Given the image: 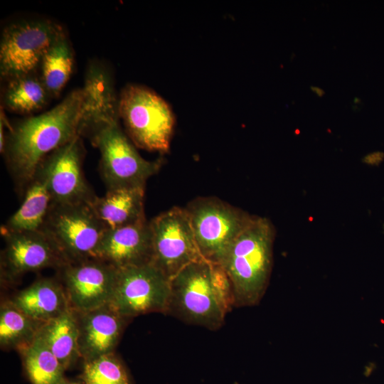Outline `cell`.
<instances>
[{
  "label": "cell",
  "mask_w": 384,
  "mask_h": 384,
  "mask_svg": "<svg viewBox=\"0 0 384 384\" xmlns=\"http://www.w3.org/2000/svg\"><path fill=\"white\" fill-rule=\"evenodd\" d=\"M82 105V89H75L55 107L19 121L6 133L3 155L20 194L49 154L80 135Z\"/></svg>",
  "instance_id": "6da1fadb"
},
{
  "label": "cell",
  "mask_w": 384,
  "mask_h": 384,
  "mask_svg": "<svg viewBox=\"0 0 384 384\" xmlns=\"http://www.w3.org/2000/svg\"><path fill=\"white\" fill-rule=\"evenodd\" d=\"M168 313L210 330L221 327L233 306L229 279L220 264L195 260L171 279Z\"/></svg>",
  "instance_id": "7a4b0ae2"
},
{
  "label": "cell",
  "mask_w": 384,
  "mask_h": 384,
  "mask_svg": "<svg viewBox=\"0 0 384 384\" xmlns=\"http://www.w3.org/2000/svg\"><path fill=\"white\" fill-rule=\"evenodd\" d=\"M274 238L272 222L253 215L228 250L220 265L230 284L233 306H252L262 299L271 274Z\"/></svg>",
  "instance_id": "3957f363"
},
{
  "label": "cell",
  "mask_w": 384,
  "mask_h": 384,
  "mask_svg": "<svg viewBox=\"0 0 384 384\" xmlns=\"http://www.w3.org/2000/svg\"><path fill=\"white\" fill-rule=\"evenodd\" d=\"M119 97V117L132 142L149 151L168 152L175 125L169 104L139 85H126Z\"/></svg>",
  "instance_id": "277c9868"
},
{
  "label": "cell",
  "mask_w": 384,
  "mask_h": 384,
  "mask_svg": "<svg viewBox=\"0 0 384 384\" xmlns=\"http://www.w3.org/2000/svg\"><path fill=\"white\" fill-rule=\"evenodd\" d=\"M89 136L100 153V171L107 190L145 188L161 167V160L148 161L138 153L119 122L103 125Z\"/></svg>",
  "instance_id": "5b68a950"
},
{
  "label": "cell",
  "mask_w": 384,
  "mask_h": 384,
  "mask_svg": "<svg viewBox=\"0 0 384 384\" xmlns=\"http://www.w3.org/2000/svg\"><path fill=\"white\" fill-rule=\"evenodd\" d=\"M41 230L68 263L97 258L107 230L90 203L53 204Z\"/></svg>",
  "instance_id": "8992f818"
},
{
  "label": "cell",
  "mask_w": 384,
  "mask_h": 384,
  "mask_svg": "<svg viewBox=\"0 0 384 384\" xmlns=\"http://www.w3.org/2000/svg\"><path fill=\"white\" fill-rule=\"evenodd\" d=\"M185 209L201 257L217 264L253 217L213 197L196 198Z\"/></svg>",
  "instance_id": "52a82bcc"
},
{
  "label": "cell",
  "mask_w": 384,
  "mask_h": 384,
  "mask_svg": "<svg viewBox=\"0 0 384 384\" xmlns=\"http://www.w3.org/2000/svg\"><path fill=\"white\" fill-rule=\"evenodd\" d=\"M65 31L48 19L23 20L6 26L0 41V74L7 80L37 71L41 60Z\"/></svg>",
  "instance_id": "ba28073f"
},
{
  "label": "cell",
  "mask_w": 384,
  "mask_h": 384,
  "mask_svg": "<svg viewBox=\"0 0 384 384\" xmlns=\"http://www.w3.org/2000/svg\"><path fill=\"white\" fill-rule=\"evenodd\" d=\"M170 279L152 263L117 269L110 305L128 319L153 312L168 311Z\"/></svg>",
  "instance_id": "9c48e42d"
},
{
  "label": "cell",
  "mask_w": 384,
  "mask_h": 384,
  "mask_svg": "<svg viewBox=\"0 0 384 384\" xmlns=\"http://www.w3.org/2000/svg\"><path fill=\"white\" fill-rule=\"evenodd\" d=\"M151 263L169 279L189 263L203 258L185 208L174 207L149 221Z\"/></svg>",
  "instance_id": "30bf717a"
},
{
  "label": "cell",
  "mask_w": 384,
  "mask_h": 384,
  "mask_svg": "<svg viewBox=\"0 0 384 384\" xmlns=\"http://www.w3.org/2000/svg\"><path fill=\"white\" fill-rule=\"evenodd\" d=\"M81 137L78 135L49 154L36 174L46 183L53 204L90 203L97 197L84 175Z\"/></svg>",
  "instance_id": "8fae6325"
},
{
  "label": "cell",
  "mask_w": 384,
  "mask_h": 384,
  "mask_svg": "<svg viewBox=\"0 0 384 384\" xmlns=\"http://www.w3.org/2000/svg\"><path fill=\"white\" fill-rule=\"evenodd\" d=\"M58 270L74 311H87L111 302L117 274V268L112 265L94 258L68 263Z\"/></svg>",
  "instance_id": "7c38bea8"
},
{
  "label": "cell",
  "mask_w": 384,
  "mask_h": 384,
  "mask_svg": "<svg viewBox=\"0 0 384 384\" xmlns=\"http://www.w3.org/2000/svg\"><path fill=\"white\" fill-rule=\"evenodd\" d=\"M5 246L1 252V280L14 283L23 274L67 264L53 242L42 231L1 230Z\"/></svg>",
  "instance_id": "4fadbf2b"
},
{
  "label": "cell",
  "mask_w": 384,
  "mask_h": 384,
  "mask_svg": "<svg viewBox=\"0 0 384 384\" xmlns=\"http://www.w3.org/2000/svg\"><path fill=\"white\" fill-rule=\"evenodd\" d=\"M83 105L80 135L119 122V99L114 78L107 66L99 60L88 63L82 87Z\"/></svg>",
  "instance_id": "5bb4252c"
},
{
  "label": "cell",
  "mask_w": 384,
  "mask_h": 384,
  "mask_svg": "<svg viewBox=\"0 0 384 384\" xmlns=\"http://www.w3.org/2000/svg\"><path fill=\"white\" fill-rule=\"evenodd\" d=\"M97 258L117 269L151 263L152 242L146 218L126 226L107 230Z\"/></svg>",
  "instance_id": "9a60e30c"
},
{
  "label": "cell",
  "mask_w": 384,
  "mask_h": 384,
  "mask_svg": "<svg viewBox=\"0 0 384 384\" xmlns=\"http://www.w3.org/2000/svg\"><path fill=\"white\" fill-rule=\"evenodd\" d=\"M74 312L80 358L87 361L113 353L127 319L110 304L87 311Z\"/></svg>",
  "instance_id": "2e32d148"
},
{
  "label": "cell",
  "mask_w": 384,
  "mask_h": 384,
  "mask_svg": "<svg viewBox=\"0 0 384 384\" xmlns=\"http://www.w3.org/2000/svg\"><path fill=\"white\" fill-rule=\"evenodd\" d=\"M145 188H125L107 190L91 203L98 219L106 230L114 229L146 219Z\"/></svg>",
  "instance_id": "e0dca14e"
},
{
  "label": "cell",
  "mask_w": 384,
  "mask_h": 384,
  "mask_svg": "<svg viewBox=\"0 0 384 384\" xmlns=\"http://www.w3.org/2000/svg\"><path fill=\"white\" fill-rule=\"evenodd\" d=\"M31 318L46 322L70 309L60 280L41 278L18 292L11 300Z\"/></svg>",
  "instance_id": "ac0fdd59"
},
{
  "label": "cell",
  "mask_w": 384,
  "mask_h": 384,
  "mask_svg": "<svg viewBox=\"0 0 384 384\" xmlns=\"http://www.w3.org/2000/svg\"><path fill=\"white\" fill-rule=\"evenodd\" d=\"M18 209L1 225L10 232L41 230L52 205V198L45 181L35 176L26 188Z\"/></svg>",
  "instance_id": "d6986e66"
},
{
  "label": "cell",
  "mask_w": 384,
  "mask_h": 384,
  "mask_svg": "<svg viewBox=\"0 0 384 384\" xmlns=\"http://www.w3.org/2000/svg\"><path fill=\"white\" fill-rule=\"evenodd\" d=\"M36 336L51 351L65 369L80 358L78 323L75 314L71 309L44 322Z\"/></svg>",
  "instance_id": "ffe728a7"
},
{
  "label": "cell",
  "mask_w": 384,
  "mask_h": 384,
  "mask_svg": "<svg viewBox=\"0 0 384 384\" xmlns=\"http://www.w3.org/2000/svg\"><path fill=\"white\" fill-rule=\"evenodd\" d=\"M50 95L37 72L8 80L3 94V106L18 114H30L43 109Z\"/></svg>",
  "instance_id": "44dd1931"
},
{
  "label": "cell",
  "mask_w": 384,
  "mask_h": 384,
  "mask_svg": "<svg viewBox=\"0 0 384 384\" xmlns=\"http://www.w3.org/2000/svg\"><path fill=\"white\" fill-rule=\"evenodd\" d=\"M43 323L24 314L11 300L4 302L0 308L1 346L22 351L33 342Z\"/></svg>",
  "instance_id": "7402d4cb"
},
{
  "label": "cell",
  "mask_w": 384,
  "mask_h": 384,
  "mask_svg": "<svg viewBox=\"0 0 384 384\" xmlns=\"http://www.w3.org/2000/svg\"><path fill=\"white\" fill-rule=\"evenodd\" d=\"M74 53L64 33L50 47L40 65V76L51 97H56L73 73Z\"/></svg>",
  "instance_id": "603a6c76"
},
{
  "label": "cell",
  "mask_w": 384,
  "mask_h": 384,
  "mask_svg": "<svg viewBox=\"0 0 384 384\" xmlns=\"http://www.w3.org/2000/svg\"><path fill=\"white\" fill-rule=\"evenodd\" d=\"M20 352L32 384L65 383V368L39 338L36 336L30 346Z\"/></svg>",
  "instance_id": "cb8c5ba5"
},
{
  "label": "cell",
  "mask_w": 384,
  "mask_h": 384,
  "mask_svg": "<svg viewBox=\"0 0 384 384\" xmlns=\"http://www.w3.org/2000/svg\"><path fill=\"white\" fill-rule=\"evenodd\" d=\"M85 384H131L127 372L113 353L84 361Z\"/></svg>",
  "instance_id": "d4e9b609"
},
{
  "label": "cell",
  "mask_w": 384,
  "mask_h": 384,
  "mask_svg": "<svg viewBox=\"0 0 384 384\" xmlns=\"http://www.w3.org/2000/svg\"><path fill=\"white\" fill-rule=\"evenodd\" d=\"M11 126L7 123L4 112L1 109L0 112V151L3 154L6 143V133L4 132L5 127Z\"/></svg>",
  "instance_id": "484cf974"
},
{
  "label": "cell",
  "mask_w": 384,
  "mask_h": 384,
  "mask_svg": "<svg viewBox=\"0 0 384 384\" xmlns=\"http://www.w3.org/2000/svg\"><path fill=\"white\" fill-rule=\"evenodd\" d=\"M383 158V154L382 152H373L365 156L364 160L369 164H375L377 161L380 162Z\"/></svg>",
  "instance_id": "4316f807"
},
{
  "label": "cell",
  "mask_w": 384,
  "mask_h": 384,
  "mask_svg": "<svg viewBox=\"0 0 384 384\" xmlns=\"http://www.w3.org/2000/svg\"><path fill=\"white\" fill-rule=\"evenodd\" d=\"M310 89L319 97H323L325 94V91L319 87L311 86Z\"/></svg>",
  "instance_id": "83f0119b"
},
{
  "label": "cell",
  "mask_w": 384,
  "mask_h": 384,
  "mask_svg": "<svg viewBox=\"0 0 384 384\" xmlns=\"http://www.w3.org/2000/svg\"><path fill=\"white\" fill-rule=\"evenodd\" d=\"M359 101H360L359 99L357 98V97H355L354 100H353L354 103H358V102H359Z\"/></svg>",
  "instance_id": "f1b7e54d"
}]
</instances>
